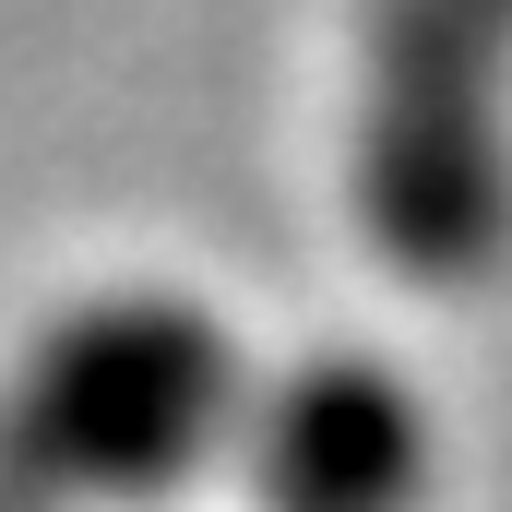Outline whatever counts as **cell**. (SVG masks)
<instances>
[{
	"label": "cell",
	"mask_w": 512,
	"mask_h": 512,
	"mask_svg": "<svg viewBox=\"0 0 512 512\" xmlns=\"http://www.w3.org/2000/svg\"><path fill=\"white\" fill-rule=\"evenodd\" d=\"M251 477L274 512H405L429 477V417L370 358H322L262 405Z\"/></svg>",
	"instance_id": "3"
},
{
	"label": "cell",
	"mask_w": 512,
	"mask_h": 512,
	"mask_svg": "<svg viewBox=\"0 0 512 512\" xmlns=\"http://www.w3.org/2000/svg\"><path fill=\"white\" fill-rule=\"evenodd\" d=\"M358 227L417 286H477L512 251V0H370Z\"/></svg>",
	"instance_id": "1"
},
{
	"label": "cell",
	"mask_w": 512,
	"mask_h": 512,
	"mask_svg": "<svg viewBox=\"0 0 512 512\" xmlns=\"http://www.w3.org/2000/svg\"><path fill=\"white\" fill-rule=\"evenodd\" d=\"M0 512H48V501H36V489H24V477H12V465H0Z\"/></svg>",
	"instance_id": "4"
},
{
	"label": "cell",
	"mask_w": 512,
	"mask_h": 512,
	"mask_svg": "<svg viewBox=\"0 0 512 512\" xmlns=\"http://www.w3.org/2000/svg\"><path fill=\"white\" fill-rule=\"evenodd\" d=\"M239 358L191 298L60 310L0 393V465L36 501H143L227 429Z\"/></svg>",
	"instance_id": "2"
}]
</instances>
